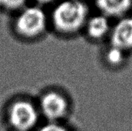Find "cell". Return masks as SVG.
Wrapping results in <instances>:
<instances>
[{"label": "cell", "instance_id": "6da1fadb", "mask_svg": "<svg viewBox=\"0 0 132 131\" xmlns=\"http://www.w3.org/2000/svg\"><path fill=\"white\" fill-rule=\"evenodd\" d=\"M90 15L84 0H61L53 5L49 14L50 25L61 35L72 36L84 29Z\"/></svg>", "mask_w": 132, "mask_h": 131}, {"label": "cell", "instance_id": "7a4b0ae2", "mask_svg": "<svg viewBox=\"0 0 132 131\" xmlns=\"http://www.w3.org/2000/svg\"><path fill=\"white\" fill-rule=\"evenodd\" d=\"M50 25L49 14L43 7L27 5L15 13L12 26L15 32L26 39H34L43 36Z\"/></svg>", "mask_w": 132, "mask_h": 131}, {"label": "cell", "instance_id": "3957f363", "mask_svg": "<svg viewBox=\"0 0 132 131\" xmlns=\"http://www.w3.org/2000/svg\"><path fill=\"white\" fill-rule=\"evenodd\" d=\"M39 113L36 107L27 100H18L12 104L9 120L16 131H28L38 122Z\"/></svg>", "mask_w": 132, "mask_h": 131}, {"label": "cell", "instance_id": "277c9868", "mask_svg": "<svg viewBox=\"0 0 132 131\" xmlns=\"http://www.w3.org/2000/svg\"><path fill=\"white\" fill-rule=\"evenodd\" d=\"M43 114L51 122H56L66 116L68 102L64 96L57 92H49L43 96L40 101Z\"/></svg>", "mask_w": 132, "mask_h": 131}, {"label": "cell", "instance_id": "5b68a950", "mask_svg": "<svg viewBox=\"0 0 132 131\" xmlns=\"http://www.w3.org/2000/svg\"><path fill=\"white\" fill-rule=\"evenodd\" d=\"M111 46L127 51L132 49V17L125 16L112 25L109 36Z\"/></svg>", "mask_w": 132, "mask_h": 131}, {"label": "cell", "instance_id": "8992f818", "mask_svg": "<svg viewBox=\"0 0 132 131\" xmlns=\"http://www.w3.org/2000/svg\"><path fill=\"white\" fill-rule=\"evenodd\" d=\"M111 28V19L98 12L89 16L84 30L90 39L98 41L109 36Z\"/></svg>", "mask_w": 132, "mask_h": 131}, {"label": "cell", "instance_id": "52a82bcc", "mask_svg": "<svg viewBox=\"0 0 132 131\" xmlns=\"http://www.w3.org/2000/svg\"><path fill=\"white\" fill-rule=\"evenodd\" d=\"M98 12L110 19L127 16L132 8V0H94Z\"/></svg>", "mask_w": 132, "mask_h": 131}, {"label": "cell", "instance_id": "ba28073f", "mask_svg": "<svg viewBox=\"0 0 132 131\" xmlns=\"http://www.w3.org/2000/svg\"><path fill=\"white\" fill-rule=\"evenodd\" d=\"M29 0H0V11L16 13L28 5Z\"/></svg>", "mask_w": 132, "mask_h": 131}, {"label": "cell", "instance_id": "9c48e42d", "mask_svg": "<svg viewBox=\"0 0 132 131\" xmlns=\"http://www.w3.org/2000/svg\"><path fill=\"white\" fill-rule=\"evenodd\" d=\"M106 59L112 66L120 65L125 59V51L111 46L106 53Z\"/></svg>", "mask_w": 132, "mask_h": 131}, {"label": "cell", "instance_id": "30bf717a", "mask_svg": "<svg viewBox=\"0 0 132 131\" xmlns=\"http://www.w3.org/2000/svg\"><path fill=\"white\" fill-rule=\"evenodd\" d=\"M39 131H70L65 127L55 123V122H50L43 127H42Z\"/></svg>", "mask_w": 132, "mask_h": 131}, {"label": "cell", "instance_id": "8fae6325", "mask_svg": "<svg viewBox=\"0 0 132 131\" xmlns=\"http://www.w3.org/2000/svg\"><path fill=\"white\" fill-rule=\"evenodd\" d=\"M35 4L41 7H44L49 5H54L56 2V0H33Z\"/></svg>", "mask_w": 132, "mask_h": 131}]
</instances>
